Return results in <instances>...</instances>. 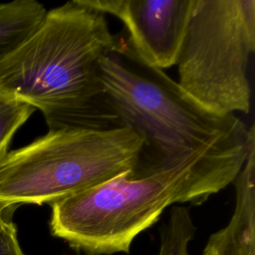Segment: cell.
Returning a JSON list of instances; mask_svg holds the SVG:
<instances>
[{
  "instance_id": "1",
  "label": "cell",
  "mask_w": 255,
  "mask_h": 255,
  "mask_svg": "<svg viewBox=\"0 0 255 255\" xmlns=\"http://www.w3.org/2000/svg\"><path fill=\"white\" fill-rule=\"evenodd\" d=\"M101 69L123 126L142 141L128 176L189 166L204 201L233 182L246 160L254 126L247 128L237 115L203 107L162 70L142 62L127 38L117 36Z\"/></svg>"
},
{
  "instance_id": "6",
  "label": "cell",
  "mask_w": 255,
  "mask_h": 255,
  "mask_svg": "<svg viewBox=\"0 0 255 255\" xmlns=\"http://www.w3.org/2000/svg\"><path fill=\"white\" fill-rule=\"evenodd\" d=\"M119 18L129 45L145 64L166 69L176 65L193 0H81Z\"/></svg>"
},
{
  "instance_id": "3",
  "label": "cell",
  "mask_w": 255,
  "mask_h": 255,
  "mask_svg": "<svg viewBox=\"0 0 255 255\" xmlns=\"http://www.w3.org/2000/svg\"><path fill=\"white\" fill-rule=\"evenodd\" d=\"M141 138L129 128L49 130L0 160V203L54 204L134 169Z\"/></svg>"
},
{
  "instance_id": "11",
  "label": "cell",
  "mask_w": 255,
  "mask_h": 255,
  "mask_svg": "<svg viewBox=\"0 0 255 255\" xmlns=\"http://www.w3.org/2000/svg\"><path fill=\"white\" fill-rule=\"evenodd\" d=\"M10 208H15V207H8V206H6V205L0 203V217H1L7 210H9Z\"/></svg>"
},
{
  "instance_id": "8",
  "label": "cell",
  "mask_w": 255,
  "mask_h": 255,
  "mask_svg": "<svg viewBox=\"0 0 255 255\" xmlns=\"http://www.w3.org/2000/svg\"><path fill=\"white\" fill-rule=\"evenodd\" d=\"M195 230L189 209L181 205L173 206L159 230L157 255H189L188 246Z\"/></svg>"
},
{
  "instance_id": "4",
  "label": "cell",
  "mask_w": 255,
  "mask_h": 255,
  "mask_svg": "<svg viewBox=\"0 0 255 255\" xmlns=\"http://www.w3.org/2000/svg\"><path fill=\"white\" fill-rule=\"evenodd\" d=\"M202 202L189 166L145 177L122 174L52 204L50 230L89 255L128 253L169 205Z\"/></svg>"
},
{
  "instance_id": "7",
  "label": "cell",
  "mask_w": 255,
  "mask_h": 255,
  "mask_svg": "<svg viewBox=\"0 0 255 255\" xmlns=\"http://www.w3.org/2000/svg\"><path fill=\"white\" fill-rule=\"evenodd\" d=\"M47 13L36 0L0 3V59L24 42L41 24Z\"/></svg>"
},
{
  "instance_id": "5",
  "label": "cell",
  "mask_w": 255,
  "mask_h": 255,
  "mask_svg": "<svg viewBox=\"0 0 255 255\" xmlns=\"http://www.w3.org/2000/svg\"><path fill=\"white\" fill-rule=\"evenodd\" d=\"M255 0H193L176 65L178 85L208 110L248 114Z\"/></svg>"
},
{
  "instance_id": "10",
  "label": "cell",
  "mask_w": 255,
  "mask_h": 255,
  "mask_svg": "<svg viewBox=\"0 0 255 255\" xmlns=\"http://www.w3.org/2000/svg\"><path fill=\"white\" fill-rule=\"evenodd\" d=\"M14 208H10L0 217V255H25L17 236L15 224L7 218V212Z\"/></svg>"
},
{
  "instance_id": "2",
  "label": "cell",
  "mask_w": 255,
  "mask_h": 255,
  "mask_svg": "<svg viewBox=\"0 0 255 255\" xmlns=\"http://www.w3.org/2000/svg\"><path fill=\"white\" fill-rule=\"evenodd\" d=\"M116 42L104 13L66 2L0 59V93L40 110L49 130L126 128L102 78V60Z\"/></svg>"
},
{
  "instance_id": "9",
  "label": "cell",
  "mask_w": 255,
  "mask_h": 255,
  "mask_svg": "<svg viewBox=\"0 0 255 255\" xmlns=\"http://www.w3.org/2000/svg\"><path fill=\"white\" fill-rule=\"evenodd\" d=\"M36 109L28 103L0 93V160L8 153V148L16 131L28 121Z\"/></svg>"
}]
</instances>
